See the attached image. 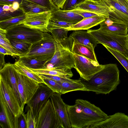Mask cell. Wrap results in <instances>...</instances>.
I'll return each instance as SVG.
<instances>
[{
	"instance_id": "6da1fadb",
	"label": "cell",
	"mask_w": 128,
	"mask_h": 128,
	"mask_svg": "<svg viewBox=\"0 0 128 128\" xmlns=\"http://www.w3.org/2000/svg\"><path fill=\"white\" fill-rule=\"evenodd\" d=\"M67 108L72 128H88L108 116L99 107L82 99L76 100L74 105H68Z\"/></svg>"
},
{
	"instance_id": "7a4b0ae2",
	"label": "cell",
	"mask_w": 128,
	"mask_h": 128,
	"mask_svg": "<svg viewBox=\"0 0 128 128\" xmlns=\"http://www.w3.org/2000/svg\"><path fill=\"white\" fill-rule=\"evenodd\" d=\"M86 91H92L97 94H108L116 90L120 84V71L116 64L104 65V68L88 81L81 78Z\"/></svg>"
},
{
	"instance_id": "3957f363",
	"label": "cell",
	"mask_w": 128,
	"mask_h": 128,
	"mask_svg": "<svg viewBox=\"0 0 128 128\" xmlns=\"http://www.w3.org/2000/svg\"><path fill=\"white\" fill-rule=\"evenodd\" d=\"M73 42L70 36L60 41L55 40L54 54L45 63L43 69L71 72L72 68H75L74 60L71 51Z\"/></svg>"
},
{
	"instance_id": "277c9868",
	"label": "cell",
	"mask_w": 128,
	"mask_h": 128,
	"mask_svg": "<svg viewBox=\"0 0 128 128\" xmlns=\"http://www.w3.org/2000/svg\"><path fill=\"white\" fill-rule=\"evenodd\" d=\"M99 43L117 50L128 58V42L126 36L119 35L97 30H87Z\"/></svg>"
},
{
	"instance_id": "5b68a950",
	"label": "cell",
	"mask_w": 128,
	"mask_h": 128,
	"mask_svg": "<svg viewBox=\"0 0 128 128\" xmlns=\"http://www.w3.org/2000/svg\"><path fill=\"white\" fill-rule=\"evenodd\" d=\"M6 30V37L9 40H20L32 44L41 40L43 34L42 31L22 24H17Z\"/></svg>"
},
{
	"instance_id": "8992f818",
	"label": "cell",
	"mask_w": 128,
	"mask_h": 128,
	"mask_svg": "<svg viewBox=\"0 0 128 128\" xmlns=\"http://www.w3.org/2000/svg\"><path fill=\"white\" fill-rule=\"evenodd\" d=\"M75 63V69L80 78L87 81L90 80L102 70L104 65L94 61L84 56L73 53Z\"/></svg>"
},
{
	"instance_id": "52a82bcc",
	"label": "cell",
	"mask_w": 128,
	"mask_h": 128,
	"mask_svg": "<svg viewBox=\"0 0 128 128\" xmlns=\"http://www.w3.org/2000/svg\"><path fill=\"white\" fill-rule=\"evenodd\" d=\"M36 123V128H61L50 99L41 108Z\"/></svg>"
},
{
	"instance_id": "ba28073f",
	"label": "cell",
	"mask_w": 128,
	"mask_h": 128,
	"mask_svg": "<svg viewBox=\"0 0 128 128\" xmlns=\"http://www.w3.org/2000/svg\"><path fill=\"white\" fill-rule=\"evenodd\" d=\"M0 77V92L2 93L14 115L18 118L24 112V107L12 87L1 76Z\"/></svg>"
},
{
	"instance_id": "9c48e42d",
	"label": "cell",
	"mask_w": 128,
	"mask_h": 128,
	"mask_svg": "<svg viewBox=\"0 0 128 128\" xmlns=\"http://www.w3.org/2000/svg\"><path fill=\"white\" fill-rule=\"evenodd\" d=\"M54 92L45 84H38V87L36 92L27 104V107L31 109L36 120L41 108Z\"/></svg>"
},
{
	"instance_id": "30bf717a",
	"label": "cell",
	"mask_w": 128,
	"mask_h": 128,
	"mask_svg": "<svg viewBox=\"0 0 128 128\" xmlns=\"http://www.w3.org/2000/svg\"><path fill=\"white\" fill-rule=\"evenodd\" d=\"M18 82V88L22 102L27 104L38 87V83L26 76L18 72L15 68Z\"/></svg>"
},
{
	"instance_id": "8fae6325",
	"label": "cell",
	"mask_w": 128,
	"mask_h": 128,
	"mask_svg": "<svg viewBox=\"0 0 128 128\" xmlns=\"http://www.w3.org/2000/svg\"><path fill=\"white\" fill-rule=\"evenodd\" d=\"M24 14L25 18L19 24H22L30 28L48 32L47 27L52 17L51 10L38 13L27 12Z\"/></svg>"
},
{
	"instance_id": "7c38bea8",
	"label": "cell",
	"mask_w": 128,
	"mask_h": 128,
	"mask_svg": "<svg viewBox=\"0 0 128 128\" xmlns=\"http://www.w3.org/2000/svg\"><path fill=\"white\" fill-rule=\"evenodd\" d=\"M74 9L94 13L106 18H109L111 10L106 0H85L76 5Z\"/></svg>"
},
{
	"instance_id": "4fadbf2b",
	"label": "cell",
	"mask_w": 128,
	"mask_h": 128,
	"mask_svg": "<svg viewBox=\"0 0 128 128\" xmlns=\"http://www.w3.org/2000/svg\"><path fill=\"white\" fill-rule=\"evenodd\" d=\"M61 94L54 92L50 97L61 128H71L68 111V105L63 101Z\"/></svg>"
},
{
	"instance_id": "5bb4252c",
	"label": "cell",
	"mask_w": 128,
	"mask_h": 128,
	"mask_svg": "<svg viewBox=\"0 0 128 128\" xmlns=\"http://www.w3.org/2000/svg\"><path fill=\"white\" fill-rule=\"evenodd\" d=\"M128 128V116L122 112L109 116L106 120L88 128Z\"/></svg>"
},
{
	"instance_id": "9a60e30c",
	"label": "cell",
	"mask_w": 128,
	"mask_h": 128,
	"mask_svg": "<svg viewBox=\"0 0 128 128\" xmlns=\"http://www.w3.org/2000/svg\"><path fill=\"white\" fill-rule=\"evenodd\" d=\"M0 76L12 87L16 95L24 107V105L22 102L18 91L17 76L14 64L6 63L0 70Z\"/></svg>"
},
{
	"instance_id": "2e32d148",
	"label": "cell",
	"mask_w": 128,
	"mask_h": 128,
	"mask_svg": "<svg viewBox=\"0 0 128 128\" xmlns=\"http://www.w3.org/2000/svg\"><path fill=\"white\" fill-rule=\"evenodd\" d=\"M55 50L43 48L39 46L38 42L32 44L28 52L19 57L26 56L40 60L48 61L53 56Z\"/></svg>"
},
{
	"instance_id": "e0dca14e",
	"label": "cell",
	"mask_w": 128,
	"mask_h": 128,
	"mask_svg": "<svg viewBox=\"0 0 128 128\" xmlns=\"http://www.w3.org/2000/svg\"><path fill=\"white\" fill-rule=\"evenodd\" d=\"M51 11L52 18L73 24H76L84 19L82 16L73 12L64 10L58 8L56 6Z\"/></svg>"
},
{
	"instance_id": "ac0fdd59",
	"label": "cell",
	"mask_w": 128,
	"mask_h": 128,
	"mask_svg": "<svg viewBox=\"0 0 128 128\" xmlns=\"http://www.w3.org/2000/svg\"><path fill=\"white\" fill-rule=\"evenodd\" d=\"M74 42L88 46L94 50L98 42L87 31L76 30L70 35Z\"/></svg>"
},
{
	"instance_id": "d6986e66",
	"label": "cell",
	"mask_w": 128,
	"mask_h": 128,
	"mask_svg": "<svg viewBox=\"0 0 128 128\" xmlns=\"http://www.w3.org/2000/svg\"><path fill=\"white\" fill-rule=\"evenodd\" d=\"M106 19L104 17L98 15L84 18L76 24H72L65 29L69 31L88 30L100 24Z\"/></svg>"
},
{
	"instance_id": "ffe728a7",
	"label": "cell",
	"mask_w": 128,
	"mask_h": 128,
	"mask_svg": "<svg viewBox=\"0 0 128 128\" xmlns=\"http://www.w3.org/2000/svg\"><path fill=\"white\" fill-rule=\"evenodd\" d=\"M111 9L109 18L113 23L122 24L128 28V21L124 16L118 0H106Z\"/></svg>"
},
{
	"instance_id": "44dd1931",
	"label": "cell",
	"mask_w": 128,
	"mask_h": 128,
	"mask_svg": "<svg viewBox=\"0 0 128 128\" xmlns=\"http://www.w3.org/2000/svg\"><path fill=\"white\" fill-rule=\"evenodd\" d=\"M99 24L98 29L102 31L124 36H126L128 33V28L125 24L115 23L107 24L104 21Z\"/></svg>"
},
{
	"instance_id": "7402d4cb",
	"label": "cell",
	"mask_w": 128,
	"mask_h": 128,
	"mask_svg": "<svg viewBox=\"0 0 128 128\" xmlns=\"http://www.w3.org/2000/svg\"><path fill=\"white\" fill-rule=\"evenodd\" d=\"M0 108L6 118L9 128H18V118L14 115L1 92H0Z\"/></svg>"
},
{
	"instance_id": "603a6c76",
	"label": "cell",
	"mask_w": 128,
	"mask_h": 128,
	"mask_svg": "<svg viewBox=\"0 0 128 128\" xmlns=\"http://www.w3.org/2000/svg\"><path fill=\"white\" fill-rule=\"evenodd\" d=\"M71 51L73 54L80 55L92 60L98 62L94 50L85 46L73 42Z\"/></svg>"
},
{
	"instance_id": "cb8c5ba5",
	"label": "cell",
	"mask_w": 128,
	"mask_h": 128,
	"mask_svg": "<svg viewBox=\"0 0 128 128\" xmlns=\"http://www.w3.org/2000/svg\"><path fill=\"white\" fill-rule=\"evenodd\" d=\"M20 8L24 14L27 12L38 13L50 10L48 8L29 0H22Z\"/></svg>"
},
{
	"instance_id": "d4e9b609",
	"label": "cell",
	"mask_w": 128,
	"mask_h": 128,
	"mask_svg": "<svg viewBox=\"0 0 128 128\" xmlns=\"http://www.w3.org/2000/svg\"><path fill=\"white\" fill-rule=\"evenodd\" d=\"M14 66L18 72L27 76L37 82L38 83H44V80L39 74L32 72L18 60L14 64Z\"/></svg>"
},
{
	"instance_id": "484cf974",
	"label": "cell",
	"mask_w": 128,
	"mask_h": 128,
	"mask_svg": "<svg viewBox=\"0 0 128 128\" xmlns=\"http://www.w3.org/2000/svg\"><path fill=\"white\" fill-rule=\"evenodd\" d=\"M58 82L61 86V94L74 91L86 90L84 85L80 79L72 82Z\"/></svg>"
},
{
	"instance_id": "4316f807",
	"label": "cell",
	"mask_w": 128,
	"mask_h": 128,
	"mask_svg": "<svg viewBox=\"0 0 128 128\" xmlns=\"http://www.w3.org/2000/svg\"><path fill=\"white\" fill-rule=\"evenodd\" d=\"M28 68L33 72L38 74L70 78L73 76L72 71L65 72L57 70L36 69Z\"/></svg>"
},
{
	"instance_id": "83f0119b",
	"label": "cell",
	"mask_w": 128,
	"mask_h": 128,
	"mask_svg": "<svg viewBox=\"0 0 128 128\" xmlns=\"http://www.w3.org/2000/svg\"><path fill=\"white\" fill-rule=\"evenodd\" d=\"M18 60L28 68L33 69H43L48 61L40 60L26 56H20Z\"/></svg>"
},
{
	"instance_id": "f1b7e54d",
	"label": "cell",
	"mask_w": 128,
	"mask_h": 128,
	"mask_svg": "<svg viewBox=\"0 0 128 128\" xmlns=\"http://www.w3.org/2000/svg\"><path fill=\"white\" fill-rule=\"evenodd\" d=\"M0 46L7 49L14 56H20L22 54L11 45L10 40L6 36V30L0 28Z\"/></svg>"
},
{
	"instance_id": "f546056e",
	"label": "cell",
	"mask_w": 128,
	"mask_h": 128,
	"mask_svg": "<svg viewBox=\"0 0 128 128\" xmlns=\"http://www.w3.org/2000/svg\"><path fill=\"white\" fill-rule=\"evenodd\" d=\"M9 40L12 46L20 52L22 54L21 55L24 54L28 52L32 44L20 40L14 39Z\"/></svg>"
},
{
	"instance_id": "4dcf8cb0",
	"label": "cell",
	"mask_w": 128,
	"mask_h": 128,
	"mask_svg": "<svg viewBox=\"0 0 128 128\" xmlns=\"http://www.w3.org/2000/svg\"><path fill=\"white\" fill-rule=\"evenodd\" d=\"M25 14L18 16L10 18L0 21V28L6 30L17 24L25 18Z\"/></svg>"
},
{
	"instance_id": "1f68e13d",
	"label": "cell",
	"mask_w": 128,
	"mask_h": 128,
	"mask_svg": "<svg viewBox=\"0 0 128 128\" xmlns=\"http://www.w3.org/2000/svg\"><path fill=\"white\" fill-rule=\"evenodd\" d=\"M47 32H43L42 39L38 42L39 46L44 48L55 50V40L52 35Z\"/></svg>"
},
{
	"instance_id": "d6a6232c",
	"label": "cell",
	"mask_w": 128,
	"mask_h": 128,
	"mask_svg": "<svg viewBox=\"0 0 128 128\" xmlns=\"http://www.w3.org/2000/svg\"><path fill=\"white\" fill-rule=\"evenodd\" d=\"M103 45L114 56L128 72V58L119 51L106 45Z\"/></svg>"
},
{
	"instance_id": "836d02e7",
	"label": "cell",
	"mask_w": 128,
	"mask_h": 128,
	"mask_svg": "<svg viewBox=\"0 0 128 128\" xmlns=\"http://www.w3.org/2000/svg\"><path fill=\"white\" fill-rule=\"evenodd\" d=\"M72 24L61 21L53 19L51 18L49 21L47 27L48 32H50L51 31L56 29H65Z\"/></svg>"
},
{
	"instance_id": "e575fe53",
	"label": "cell",
	"mask_w": 128,
	"mask_h": 128,
	"mask_svg": "<svg viewBox=\"0 0 128 128\" xmlns=\"http://www.w3.org/2000/svg\"><path fill=\"white\" fill-rule=\"evenodd\" d=\"M0 21L8 20L24 14L22 10L20 8L14 12H11L10 11H6L4 10L2 6L1 5H0Z\"/></svg>"
},
{
	"instance_id": "d590c367",
	"label": "cell",
	"mask_w": 128,
	"mask_h": 128,
	"mask_svg": "<svg viewBox=\"0 0 128 128\" xmlns=\"http://www.w3.org/2000/svg\"><path fill=\"white\" fill-rule=\"evenodd\" d=\"M27 113L25 114L24 112L22 114L24 116L26 124V128H36V119L34 117L32 111L28 107Z\"/></svg>"
},
{
	"instance_id": "8d00e7d4",
	"label": "cell",
	"mask_w": 128,
	"mask_h": 128,
	"mask_svg": "<svg viewBox=\"0 0 128 128\" xmlns=\"http://www.w3.org/2000/svg\"><path fill=\"white\" fill-rule=\"evenodd\" d=\"M68 31L65 29H56L52 30L50 33L55 40L60 41L68 37L67 34Z\"/></svg>"
},
{
	"instance_id": "74e56055",
	"label": "cell",
	"mask_w": 128,
	"mask_h": 128,
	"mask_svg": "<svg viewBox=\"0 0 128 128\" xmlns=\"http://www.w3.org/2000/svg\"><path fill=\"white\" fill-rule=\"evenodd\" d=\"M42 78L44 84L54 92L61 94V86L58 82L50 78Z\"/></svg>"
},
{
	"instance_id": "f35d334b",
	"label": "cell",
	"mask_w": 128,
	"mask_h": 128,
	"mask_svg": "<svg viewBox=\"0 0 128 128\" xmlns=\"http://www.w3.org/2000/svg\"><path fill=\"white\" fill-rule=\"evenodd\" d=\"M85 0H66L62 10H70L74 9L76 5Z\"/></svg>"
},
{
	"instance_id": "ab89813d",
	"label": "cell",
	"mask_w": 128,
	"mask_h": 128,
	"mask_svg": "<svg viewBox=\"0 0 128 128\" xmlns=\"http://www.w3.org/2000/svg\"><path fill=\"white\" fill-rule=\"evenodd\" d=\"M39 74L42 77L50 78L57 82H72L76 80H72L70 78H64L56 76L42 74Z\"/></svg>"
},
{
	"instance_id": "60d3db41",
	"label": "cell",
	"mask_w": 128,
	"mask_h": 128,
	"mask_svg": "<svg viewBox=\"0 0 128 128\" xmlns=\"http://www.w3.org/2000/svg\"><path fill=\"white\" fill-rule=\"evenodd\" d=\"M41 6L46 7L52 10L56 6L52 0H29Z\"/></svg>"
},
{
	"instance_id": "b9f144b4",
	"label": "cell",
	"mask_w": 128,
	"mask_h": 128,
	"mask_svg": "<svg viewBox=\"0 0 128 128\" xmlns=\"http://www.w3.org/2000/svg\"><path fill=\"white\" fill-rule=\"evenodd\" d=\"M122 12L128 21V0H118Z\"/></svg>"
},
{
	"instance_id": "7bdbcfd3",
	"label": "cell",
	"mask_w": 128,
	"mask_h": 128,
	"mask_svg": "<svg viewBox=\"0 0 128 128\" xmlns=\"http://www.w3.org/2000/svg\"><path fill=\"white\" fill-rule=\"evenodd\" d=\"M70 10L73 12L81 16L84 18H88L98 15L94 13L82 11L76 9H74Z\"/></svg>"
},
{
	"instance_id": "ee69618b",
	"label": "cell",
	"mask_w": 128,
	"mask_h": 128,
	"mask_svg": "<svg viewBox=\"0 0 128 128\" xmlns=\"http://www.w3.org/2000/svg\"><path fill=\"white\" fill-rule=\"evenodd\" d=\"M0 124L2 128H9L6 118L2 110L0 108Z\"/></svg>"
},
{
	"instance_id": "f6af8a7d",
	"label": "cell",
	"mask_w": 128,
	"mask_h": 128,
	"mask_svg": "<svg viewBox=\"0 0 128 128\" xmlns=\"http://www.w3.org/2000/svg\"><path fill=\"white\" fill-rule=\"evenodd\" d=\"M18 128H26V123L22 114L18 118Z\"/></svg>"
},
{
	"instance_id": "bcb514c9",
	"label": "cell",
	"mask_w": 128,
	"mask_h": 128,
	"mask_svg": "<svg viewBox=\"0 0 128 128\" xmlns=\"http://www.w3.org/2000/svg\"><path fill=\"white\" fill-rule=\"evenodd\" d=\"M22 0H0V5L5 4L10 5L12 4L14 2H17L20 4L21 3Z\"/></svg>"
},
{
	"instance_id": "7dc6e473",
	"label": "cell",
	"mask_w": 128,
	"mask_h": 128,
	"mask_svg": "<svg viewBox=\"0 0 128 128\" xmlns=\"http://www.w3.org/2000/svg\"><path fill=\"white\" fill-rule=\"evenodd\" d=\"M66 0H52L54 4L58 8L62 9Z\"/></svg>"
},
{
	"instance_id": "c3c4849f",
	"label": "cell",
	"mask_w": 128,
	"mask_h": 128,
	"mask_svg": "<svg viewBox=\"0 0 128 128\" xmlns=\"http://www.w3.org/2000/svg\"><path fill=\"white\" fill-rule=\"evenodd\" d=\"M0 53L5 55L14 56L13 53L1 46H0Z\"/></svg>"
},
{
	"instance_id": "681fc988",
	"label": "cell",
	"mask_w": 128,
	"mask_h": 128,
	"mask_svg": "<svg viewBox=\"0 0 128 128\" xmlns=\"http://www.w3.org/2000/svg\"><path fill=\"white\" fill-rule=\"evenodd\" d=\"M2 6L3 10L6 11H10L11 12H13L16 11L14 10L12 7V4L10 5L5 4Z\"/></svg>"
},
{
	"instance_id": "f907efd6",
	"label": "cell",
	"mask_w": 128,
	"mask_h": 128,
	"mask_svg": "<svg viewBox=\"0 0 128 128\" xmlns=\"http://www.w3.org/2000/svg\"><path fill=\"white\" fill-rule=\"evenodd\" d=\"M5 55L0 53V70H1L6 64L4 58Z\"/></svg>"
},
{
	"instance_id": "816d5d0a",
	"label": "cell",
	"mask_w": 128,
	"mask_h": 128,
	"mask_svg": "<svg viewBox=\"0 0 128 128\" xmlns=\"http://www.w3.org/2000/svg\"><path fill=\"white\" fill-rule=\"evenodd\" d=\"M12 7L14 10H17L20 8V4L18 2H14L12 4Z\"/></svg>"
},
{
	"instance_id": "f5cc1de1",
	"label": "cell",
	"mask_w": 128,
	"mask_h": 128,
	"mask_svg": "<svg viewBox=\"0 0 128 128\" xmlns=\"http://www.w3.org/2000/svg\"><path fill=\"white\" fill-rule=\"evenodd\" d=\"M126 37H127V40H128V33L126 35Z\"/></svg>"
}]
</instances>
